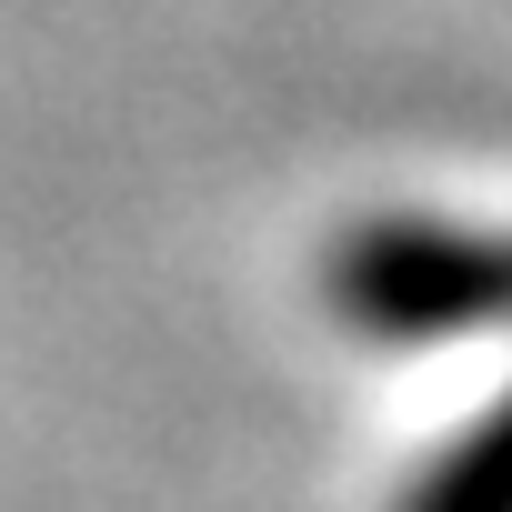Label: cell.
Here are the masks:
<instances>
[{"instance_id": "cell-1", "label": "cell", "mask_w": 512, "mask_h": 512, "mask_svg": "<svg viewBox=\"0 0 512 512\" xmlns=\"http://www.w3.org/2000/svg\"><path fill=\"white\" fill-rule=\"evenodd\" d=\"M322 302L362 342H452L512 322V231L432 221V211H382L352 221L322 262Z\"/></svg>"}, {"instance_id": "cell-2", "label": "cell", "mask_w": 512, "mask_h": 512, "mask_svg": "<svg viewBox=\"0 0 512 512\" xmlns=\"http://www.w3.org/2000/svg\"><path fill=\"white\" fill-rule=\"evenodd\" d=\"M402 512H512V392L472 412L402 492Z\"/></svg>"}]
</instances>
